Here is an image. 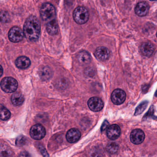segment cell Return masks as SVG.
Listing matches in <instances>:
<instances>
[{"label":"cell","mask_w":157,"mask_h":157,"mask_svg":"<svg viewBox=\"0 0 157 157\" xmlns=\"http://www.w3.org/2000/svg\"><path fill=\"white\" fill-rule=\"evenodd\" d=\"M25 36L29 41H37L41 32V25L39 20L36 16L31 15L27 18L24 25Z\"/></svg>","instance_id":"cell-1"},{"label":"cell","mask_w":157,"mask_h":157,"mask_svg":"<svg viewBox=\"0 0 157 157\" xmlns=\"http://www.w3.org/2000/svg\"><path fill=\"white\" fill-rule=\"evenodd\" d=\"M40 14L43 21H50L55 20L56 17V9L52 4L44 3L40 8Z\"/></svg>","instance_id":"cell-2"},{"label":"cell","mask_w":157,"mask_h":157,"mask_svg":"<svg viewBox=\"0 0 157 157\" xmlns=\"http://www.w3.org/2000/svg\"><path fill=\"white\" fill-rule=\"evenodd\" d=\"M73 19L77 23L83 24L88 21L89 13L88 10L83 7H78L73 12Z\"/></svg>","instance_id":"cell-3"},{"label":"cell","mask_w":157,"mask_h":157,"mask_svg":"<svg viewBox=\"0 0 157 157\" xmlns=\"http://www.w3.org/2000/svg\"><path fill=\"white\" fill-rule=\"evenodd\" d=\"M2 89L6 93L14 92L17 90L18 83L16 79L11 77H6L2 80L1 83Z\"/></svg>","instance_id":"cell-4"},{"label":"cell","mask_w":157,"mask_h":157,"mask_svg":"<svg viewBox=\"0 0 157 157\" xmlns=\"http://www.w3.org/2000/svg\"><path fill=\"white\" fill-rule=\"evenodd\" d=\"M30 134L31 136L34 139L40 140L45 136V128L42 125L36 124L31 128Z\"/></svg>","instance_id":"cell-5"},{"label":"cell","mask_w":157,"mask_h":157,"mask_svg":"<svg viewBox=\"0 0 157 157\" xmlns=\"http://www.w3.org/2000/svg\"><path fill=\"white\" fill-rule=\"evenodd\" d=\"M24 33L21 28L18 26H14L10 30L9 33V38L13 43H18L22 40Z\"/></svg>","instance_id":"cell-6"},{"label":"cell","mask_w":157,"mask_h":157,"mask_svg":"<svg viewBox=\"0 0 157 157\" xmlns=\"http://www.w3.org/2000/svg\"><path fill=\"white\" fill-rule=\"evenodd\" d=\"M125 92L123 90L117 89L115 90L111 95L112 102L116 105H119L124 102L126 99Z\"/></svg>","instance_id":"cell-7"},{"label":"cell","mask_w":157,"mask_h":157,"mask_svg":"<svg viewBox=\"0 0 157 157\" xmlns=\"http://www.w3.org/2000/svg\"><path fill=\"white\" fill-rule=\"evenodd\" d=\"M88 106L94 112L101 111L104 107V103L99 97H93L90 98L88 102Z\"/></svg>","instance_id":"cell-8"},{"label":"cell","mask_w":157,"mask_h":157,"mask_svg":"<svg viewBox=\"0 0 157 157\" xmlns=\"http://www.w3.org/2000/svg\"><path fill=\"white\" fill-rule=\"evenodd\" d=\"M145 136L144 132L140 129L137 128L131 132L130 135V140L134 144L138 145L144 141Z\"/></svg>","instance_id":"cell-9"},{"label":"cell","mask_w":157,"mask_h":157,"mask_svg":"<svg viewBox=\"0 0 157 157\" xmlns=\"http://www.w3.org/2000/svg\"><path fill=\"white\" fill-rule=\"evenodd\" d=\"M149 6L145 2H140L136 5L135 9V13L140 17L146 16L148 13Z\"/></svg>","instance_id":"cell-10"},{"label":"cell","mask_w":157,"mask_h":157,"mask_svg":"<svg viewBox=\"0 0 157 157\" xmlns=\"http://www.w3.org/2000/svg\"><path fill=\"white\" fill-rule=\"evenodd\" d=\"M94 56L99 60L104 61L107 60L110 57V51L106 48L99 47L95 49Z\"/></svg>","instance_id":"cell-11"},{"label":"cell","mask_w":157,"mask_h":157,"mask_svg":"<svg viewBox=\"0 0 157 157\" xmlns=\"http://www.w3.org/2000/svg\"><path fill=\"white\" fill-rule=\"evenodd\" d=\"M81 136V134L78 129L76 128H72L67 132L66 138L70 143H74L79 140Z\"/></svg>","instance_id":"cell-12"},{"label":"cell","mask_w":157,"mask_h":157,"mask_svg":"<svg viewBox=\"0 0 157 157\" xmlns=\"http://www.w3.org/2000/svg\"><path fill=\"white\" fill-rule=\"evenodd\" d=\"M121 130L119 126L117 124H113L108 128L106 131L107 137L110 139L114 140L119 137Z\"/></svg>","instance_id":"cell-13"},{"label":"cell","mask_w":157,"mask_h":157,"mask_svg":"<svg viewBox=\"0 0 157 157\" xmlns=\"http://www.w3.org/2000/svg\"><path fill=\"white\" fill-rule=\"evenodd\" d=\"M155 50L154 45L150 42H146L142 44L140 47L141 54L145 56L149 57L153 54Z\"/></svg>","instance_id":"cell-14"},{"label":"cell","mask_w":157,"mask_h":157,"mask_svg":"<svg viewBox=\"0 0 157 157\" xmlns=\"http://www.w3.org/2000/svg\"><path fill=\"white\" fill-rule=\"evenodd\" d=\"M78 62L82 66L88 65L91 60L90 55L86 51H82L78 53L77 56Z\"/></svg>","instance_id":"cell-15"},{"label":"cell","mask_w":157,"mask_h":157,"mask_svg":"<svg viewBox=\"0 0 157 157\" xmlns=\"http://www.w3.org/2000/svg\"><path fill=\"white\" fill-rule=\"evenodd\" d=\"M38 75L41 80L44 81L48 80L53 76L52 70L48 67H43L40 68L38 71Z\"/></svg>","instance_id":"cell-16"},{"label":"cell","mask_w":157,"mask_h":157,"mask_svg":"<svg viewBox=\"0 0 157 157\" xmlns=\"http://www.w3.org/2000/svg\"><path fill=\"white\" fill-rule=\"evenodd\" d=\"M16 67L21 69H25L30 67L31 61L26 56H21L15 60Z\"/></svg>","instance_id":"cell-17"},{"label":"cell","mask_w":157,"mask_h":157,"mask_svg":"<svg viewBox=\"0 0 157 157\" xmlns=\"http://www.w3.org/2000/svg\"><path fill=\"white\" fill-rule=\"evenodd\" d=\"M46 29L48 33L51 35H55L58 32V25L56 21L52 20L48 22L46 25Z\"/></svg>","instance_id":"cell-18"},{"label":"cell","mask_w":157,"mask_h":157,"mask_svg":"<svg viewBox=\"0 0 157 157\" xmlns=\"http://www.w3.org/2000/svg\"><path fill=\"white\" fill-rule=\"evenodd\" d=\"M25 98L23 95L20 93H15L11 97V101L14 105L19 106L21 105L24 102Z\"/></svg>","instance_id":"cell-19"},{"label":"cell","mask_w":157,"mask_h":157,"mask_svg":"<svg viewBox=\"0 0 157 157\" xmlns=\"http://www.w3.org/2000/svg\"><path fill=\"white\" fill-rule=\"evenodd\" d=\"M12 149L6 143L2 142L1 144V155L3 157H10L12 155Z\"/></svg>","instance_id":"cell-20"},{"label":"cell","mask_w":157,"mask_h":157,"mask_svg":"<svg viewBox=\"0 0 157 157\" xmlns=\"http://www.w3.org/2000/svg\"><path fill=\"white\" fill-rule=\"evenodd\" d=\"M118 149V145L116 142H110L106 147V150L108 153L114 154L117 152Z\"/></svg>","instance_id":"cell-21"},{"label":"cell","mask_w":157,"mask_h":157,"mask_svg":"<svg viewBox=\"0 0 157 157\" xmlns=\"http://www.w3.org/2000/svg\"><path fill=\"white\" fill-rule=\"evenodd\" d=\"M0 116L2 120H7L10 117L11 113L8 109L2 105L1 107Z\"/></svg>","instance_id":"cell-22"},{"label":"cell","mask_w":157,"mask_h":157,"mask_svg":"<svg viewBox=\"0 0 157 157\" xmlns=\"http://www.w3.org/2000/svg\"><path fill=\"white\" fill-rule=\"evenodd\" d=\"M28 142L27 138L24 136H21L17 138L16 140V145L18 147H23Z\"/></svg>","instance_id":"cell-23"},{"label":"cell","mask_w":157,"mask_h":157,"mask_svg":"<svg viewBox=\"0 0 157 157\" xmlns=\"http://www.w3.org/2000/svg\"><path fill=\"white\" fill-rule=\"evenodd\" d=\"M147 105L148 102L147 101L144 102H142V103L140 104L136 109L135 113V115H138L141 113L146 109V107L147 106Z\"/></svg>","instance_id":"cell-24"},{"label":"cell","mask_w":157,"mask_h":157,"mask_svg":"<svg viewBox=\"0 0 157 157\" xmlns=\"http://www.w3.org/2000/svg\"><path fill=\"white\" fill-rule=\"evenodd\" d=\"M1 20L2 22H8L10 21V14L7 12L2 11L1 13Z\"/></svg>","instance_id":"cell-25"},{"label":"cell","mask_w":157,"mask_h":157,"mask_svg":"<svg viewBox=\"0 0 157 157\" xmlns=\"http://www.w3.org/2000/svg\"><path fill=\"white\" fill-rule=\"evenodd\" d=\"M67 85V80L64 78H61L59 79L57 84L58 88H61V89L66 88Z\"/></svg>","instance_id":"cell-26"},{"label":"cell","mask_w":157,"mask_h":157,"mask_svg":"<svg viewBox=\"0 0 157 157\" xmlns=\"http://www.w3.org/2000/svg\"><path fill=\"white\" fill-rule=\"evenodd\" d=\"M37 147L44 157H49V155L48 153L46 150L42 145H41V144H38Z\"/></svg>","instance_id":"cell-27"},{"label":"cell","mask_w":157,"mask_h":157,"mask_svg":"<svg viewBox=\"0 0 157 157\" xmlns=\"http://www.w3.org/2000/svg\"><path fill=\"white\" fill-rule=\"evenodd\" d=\"M91 157H103L102 153L97 149L94 150L91 153Z\"/></svg>","instance_id":"cell-28"},{"label":"cell","mask_w":157,"mask_h":157,"mask_svg":"<svg viewBox=\"0 0 157 157\" xmlns=\"http://www.w3.org/2000/svg\"><path fill=\"white\" fill-rule=\"evenodd\" d=\"M109 123L107 120H105L104 122L103 123L102 125L101 126V131H104L105 129H106L107 127H109Z\"/></svg>","instance_id":"cell-29"},{"label":"cell","mask_w":157,"mask_h":157,"mask_svg":"<svg viewBox=\"0 0 157 157\" xmlns=\"http://www.w3.org/2000/svg\"><path fill=\"white\" fill-rule=\"evenodd\" d=\"M19 157H32V156L27 151H24L20 153Z\"/></svg>","instance_id":"cell-30"},{"label":"cell","mask_w":157,"mask_h":157,"mask_svg":"<svg viewBox=\"0 0 157 157\" xmlns=\"http://www.w3.org/2000/svg\"><path fill=\"white\" fill-rule=\"evenodd\" d=\"M1 76H2V72H3V69H2V67H1Z\"/></svg>","instance_id":"cell-31"},{"label":"cell","mask_w":157,"mask_h":157,"mask_svg":"<svg viewBox=\"0 0 157 157\" xmlns=\"http://www.w3.org/2000/svg\"><path fill=\"white\" fill-rule=\"evenodd\" d=\"M155 95H157V91H156V94H155Z\"/></svg>","instance_id":"cell-32"},{"label":"cell","mask_w":157,"mask_h":157,"mask_svg":"<svg viewBox=\"0 0 157 157\" xmlns=\"http://www.w3.org/2000/svg\"><path fill=\"white\" fill-rule=\"evenodd\" d=\"M156 36H157V33H156Z\"/></svg>","instance_id":"cell-33"}]
</instances>
